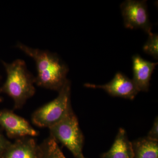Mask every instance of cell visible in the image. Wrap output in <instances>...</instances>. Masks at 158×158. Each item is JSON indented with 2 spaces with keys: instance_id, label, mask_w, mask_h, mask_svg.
Returning a JSON list of instances; mask_svg holds the SVG:
<instances>
[{
  "instance_id": "cell-1",
  "label": "cell",
  "mask_w": 158,
  "mask_h": 158,
  "mask_svg": "<svg viewBox=\"0 0 158 158\" xmlns=\"http://www.w3.org/2000/svg\"><path fill=\"white\" fill-rule=\"evenodd\" d=\"M16 47L34 59L37 76L35 84L39 87L58 92L67 80L68 66L57 54L34 48L18 42Z\"/></svg>"
},
{
  "instance_id": "cell-2",
  "label": "cell",
  "mask_w": 158,
  "mask_h": 158,
  "mask_svg": "<svg viewBox=\"0 0 158 158\" xmlns=\"http://www.w3.org/2000/svg\"><path fill=\"white\" fill-rule=\"evenodd\" d=\"M2 63L7 78L0 88V93L10 97L14 101V109H19L35 94V77L28 70L25 62L22 59H16L11 63L4 61Z\"/></svg>"
},
{
  "instance_id": "cell-3",
  "label": "cell",
  "mask_w": 158,
  "mask_h": 158,
  "mask_svg": "<svg viewBox=\"0 0 158 158\" xmlns=\"http://www.w3.org/2000/svg\"><path fill=\"white\" fill-rule=\"evenodd\" d=\"M70 97L71 82L67 80L56 98L33 113L32 120L34 124L49 129L61 121L73 110Z\"/></svg>"
},
{
  "instance_id": "cell-4",
  "label": "cell",
  "mask_w": 158,
  "mask_h": 158,
  "mask_svg": "<svg viewBox=\"0 0 158 158\" xmlns=\"http://www.w3.org/2000/svg\"><path fill=\"white\" fill-rule=\"evenodd\" d=\"M49 129L51 137L67 148L75 157L86 158L83 153L84 135L73 110Z\"/></svg>"
},
{
  "instance_id": "cell-5",
  "label": "cell",
  "mask_w": 158,
  "mask_h": 158,
  "mask_svg": "<svg viewBox=\"0 0 158 158\" xmlns=\"http://www.w3.org/2000/svg\"><path fill=\"white\" fill-rule=\"evenodd\" d=\"M146 1L127 0L120 5L124 27L128 29H141L148 34L152 32Z\"/></svg>"
},
{
  "instance_id": "cell-6",
  "label": "cell",
  "mask_w": 158,
  "mask_h": 158,
  "mask_svg": "<svg viewBox=\"0 0 158 158\" xmlns=\"http://www.w3.org/2000/svg\"><path fill=\"white\" fill-rule=\"evenodd\" d=\"M0 127L10 138L17 139L38 135V132L26 119L6 109L0 110Z\"/></svg>"
},
{
  "instance_id": "cell-7",
  "label": "cell",
  "mask_w": 158,
  "mask_h": 158,
  "mask_svg": "<svg viewBox=\"0 0 158 158\" xmlns=\"http://www.w3.org/2000/svg\"><path fill=\"white\" fill-rule=\"evenodd\" d=\"M86 88L103 89L110 96L133 100L139 92L132 79H130L124 74L117 72L113 78L107 84L103 85L86 83Z\"/></svg>"
},
{
  "instance_id": "cell-8",
  "label": "cell",
  "mask_w": 158,
  "mask_h": 158,
  "mask_svg": "<svg viewBox=\"0 0 158 158\" xmlns=\"http://www.w3.org/2000/svg\"><path fill=\"white\" fill-rule=\"evenodd\" d=\"M44 151L34 138L24 137L15 139L0 156V158H42Z\"/></svg>"
},
{
  "instance_id": "cell-9",
  "label": "cell",
  "mask_w": 158,
  "mask_h": 158,
  "mask_svg": "<svg viewBox=\"0 0 158 158\" xmlns=\"http://www.w3.org/2000/svg\"><path fill=\"white\" fill-rule=\"evenodd\" d=\"M133 81L139 92H147L149 90L150 81L157 62L145 60L139 55L133 56Z\"/></svg>"
},
{
  "instance_id": "cell-10",
  "label": "cell",
  "mask_w": 158,
  "mask_h": 158,
  "mask_svg": "<svg viewBox=\"0 0 158 158\" xmlns=\"http://www.w3.org/2000/svg\"><path fill=\"white\" fill-rule=\"evenodd\" d=\"M101 158H134L131 142L129 140L124 129L118 130L113 145L109 151L101 156Z\"/></svg>"
},
{
  "instance_id": "cell-11",
  "label": "cell",
  "mask_w": 158,
  "mask_h": 158,
  "mask_svg": "<svg viewBox=\"0 0 158 158\" xmlns=\"http://www.w3.org/2000/svg\"><path fill=\"white\" fill-rule=\"evenodd\" d=\"M131 143L134 158H158V141L144 137Z\"/></svg>"
},
{
  "instance_id": "cell-12",
  "label": "cell",
  "mask_w": 158,
  "mask_h": 158,
  "mask_svg": "<svg viewBox=\"0 0 158 158\" xmlns=\"http://www.w3.org/2000/svg\"><path fill=\"white\" fill-rule=\"evenodd\" d=\"M45 158H66L60 149L58 143L50 136L42 144Z\"/></svg>"
},
{
  "instance_id": "cell-13",
  "label": "cell",
  "mask_w": 158,
  "mask_h": 158,
  "mask_svg": "<svg viewBox=\"0 0 158 158\" xmlns=\"http://www.w3.org/2000/svg\"><path fill=\"white\" fill-rule=\"evenodd\" d=\"M148 35V39L143 46V50L145 53L152 56L156 60H158V34L151 32Z\"/></svg>"
},
{
  "instance_id": "cell-14",
  "label": "cell",
  "mask_w": 158,
  "mask_h": 158,
  "mask_svg": "<svg viewBox=\"0 0 158 158\" xmlns=\"http://www.w3.org/2000/svg\"><path fill=\"white\" fill-rule=\"evenodd\" d=\"M146 137L153 141H158V118L157 116L155 119L152 127L150 130Z\"/></svg>"
},
{
  "instance_id": "cell-15",
  "label": "cell",
  "mask_w": 158,
  "mask_h": 158,
  "mask_svg": "<svg viewBox=\"0 0 158 158\" xmlns=\"http://www.w3.org/2000/svg\"><path fill=\"white\" fill-rule=\"evenodd\" d=\"M11 144V142L3 135L2 130L0 127V156Z\"/></svg>"
},
{
  "instance_id": "cell-16",
  "label": "cell",
  "mask_w": 158,
  "mask_h": 158,
  "mask_svg": "<svg viewBox=\"0 0 158 158\" xmlns=\"http://www.w3.org/2000/svg\"><path fill=\"white\" fill-rule=\"evenodd\" d=\"M1 78H2V77H1V76L0 75V80H1ZM2 101V98L1 96H0V103H1Z\"/></svg>"
}]
</instances>
